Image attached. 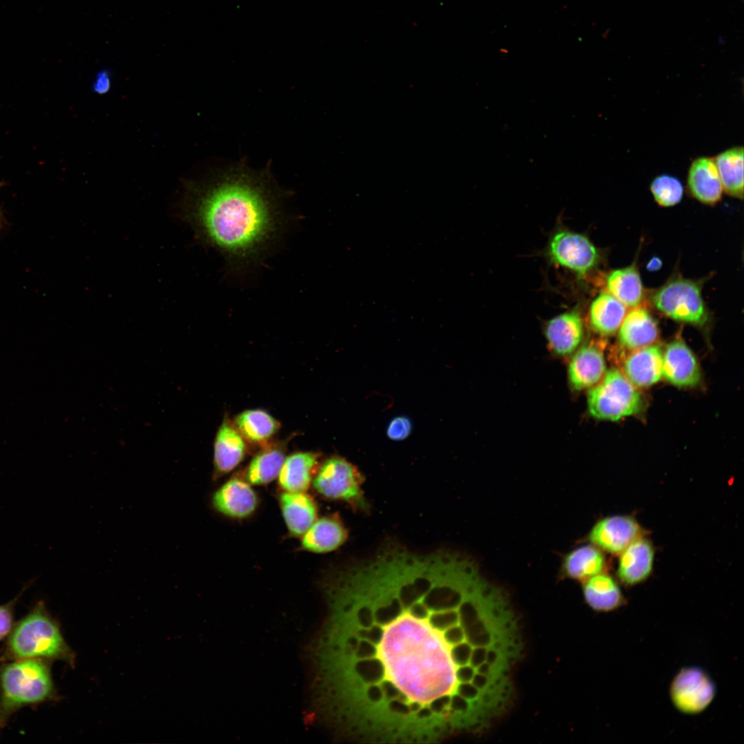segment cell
I'll use <instances>...</instances> for the list:
<instances>
[{
  "label": "cell",
  "instance_id": "obj_23",
  "mask_svg": "<svg viewBox=\"0 0 744 744\" xmlns=\"http://www.w3.org/2000/svg\"><path fill=\"white\" fill-rule=\"evenodd\" d=\"M280 504L287 529L294 536H302L317 519L316 503L306 492L285 491Z\"/></svg>",
  "mask_w": 744,
  "mask_h": 744
},
{
  "label": "cell",
  "instance_id": "obj_33",
  "mask_svg": "<svg viewBox=\"0 0 744 744\" xmlns=\"http://www.w3.org/2000/svg\"><path fill=\"white\" fill-rule=\"evenodd\" d=\"M473 648L466 640L451 646V657L456 667L469 664Z\"/></svg>",
  "mask_w": 744,
  "mask_h": 744
},
{
  "label": "cell",
  "instance_id": "obj_16",
  "mask_svg": "<svg viewBox=\"0 0 744 744\" xmlns=\"http://www.w3.org/2000/svg\"><path fill=\"white\" fill-rule=\"evenodd\" d=\"M618 331L619 344L628 352L654 344L659 336L657 321L641 306L634 307L626 315Z\"/></svg>",
  "mask_w": 744,
  "mask_h": 744
},
{
  "label": "cell",
  "instance_id": "obj_4",
  "mask_svg": "<svg viewBox=\"0 0 744 744\" xmlns=\"http://www.w3.org/2000/svg\"><path fill=\"white\" fill-rule=\"evenodd\" d=\"M50 662L26 659L0 665V730L21 708L58 699Z\"/></svg>",
  "mask_w": 744,
  "mask_h": 744
},
{
  "label": "cell",
  "instance_id": "obj_40",
  "mask_svg": "<svg viewBox=\"0 0 744 744\" xmlns=\"http://www.w3.org/2000/svg\"><path fill=\"white\" fill-rule=\"evenodd\" d=\"M3 217H2V214H1V213L0 211V229L3 226Z\"/></svg>",
  "mask_w": 744,
  "mask_h": 744
},
{
  "label": "cell",
  "instance_id": "obj_9",
  "mask_svg": "<svg viewBox=\"0 0 744 744\" xmlns=\"http://www.w3.org/2000/svg\"><path fill=\"white\" fill-rule=\"evenodd\" d=\"M716 694L715 683L703 668L688 666L681 668L672 679L669 695L674 707L686 715L704 712Z\"/></svg>",
  "mask_w": 744,
  "mask_h": 744
},
{
  "label": "cell",
  "instance_id": "obj_19",
  "mask_svg": "<svg viewBox=\"0 0 744 744\" xmlns=\"http://www.w3.org/2000/svg\"><path fill=\"white\" fill-rule=\"evenodd\" d=\"M320 455L296 452L285 457L278 476L279 486L288 492H306L319 467Z\"/></svg>",
  "mask_w": 744,
  "mask_h": 744
},
{
  "label": "cell",
  "instance_id": "obj_5",
  "mask_svg": "<svg viewBox=\"0 0 744 744\" xmlns=\"http://www.w3.org/2000/svg\"><path fill=\"white\" fill-rule=\"evenodd\" d=\"M588 407L597 419L617 421L638 413L643 407V398L622 371L611 369L589 391Z\"/></svg>",
  "mask_w": 744,
  "mask_h": 744
},
{
  "label": "cell",
  "instance_id": "obj_38",
  "mask_svg": "<svg viewBox=\"0 0 744 744\" xmlns=\"http://www.w3.org/2000/svg\"><path fill=\"white\" fill-rule=\"evenodd\" d=\"M490 681L489 676L476 672L471 683L482 692L486 690Z\"/></svg>",
  "mask_w": 744,
  "mask_h": 744
},
{
  "label": "cell",
  "instance_id": "obj_27",
  "mask_svg": "<svg viewBox=\"0 0 744 744\" xmlns=\"http://www.w3.org/2000/svg\"><path fill=\"white\" fill-rule=\"evenodd\" d=\"M723 191L729 196L743 198V147L735 146L714 158Z\"/></svg>",
  "mask_w": 744,
  "mask_h": 744
},
{
  "label": "cell",
  "instance_id": "obj_25",
  "mask_svg": "<svg viewBox=\"0 0 744 744\" xmlns=\"http://www.w3.org/2000/svg\"><path fill=\"white\" fill-rule=\"evenodd\" d=\"M626 306L607 291L591 302L588 321L591 329L601 335H611L619 329L627 312Z\"/></svg>",
  "mask_w": 744,
  "mask_h": 744
},
{
  "label": "cell",
  "instance_id": "obj_29",
  "mask_svg": "<svg viewBox=\"0 0 744 744\" xmlns=\"http://www.w3.org/2000/svg\"><path fill=\"white\" fill-rule=\"evenodd\" d=\"M285 459V451L281 446L264 448L251 460L246 471L247 481L254 485L272 482L278 477Z\"/></svg>",
  "mask_w": 744,
  "mask_h": 744
},
{
  "label": "cell",
  "instance_id": "obj_21",
  "mask_svg": "<svg viewBox=\"0 0 744 744\" xmlns=\"http://www.w3.org/2000/svg\"><path fill=\"white\" fill-rule=\"evenodd\" d=\"M582 590L586 602L597 612H613L626 603L617 579L606 572L583 581Z\"/></svg>",
  "mask_w": 744,
  "mask_h": 744
},
{
  "label": "cell",
  "instance_id": "obj_6",
  "mask_svg": "<svg viewBox=\"0 0 744 744\" xmlns=\"http://www.w3.org/2000/svg\"><path fill=\"white\" fill-rule=\"evenodd\" d=\"M650 302L667 317L696 326H703L709 314L698 282L676 277L651 293Z\"/></svg>",
  "mask_w": 744,
  "mask_h": 744
},
{
  "label": "cell",
  "instance_id": "obj_8",
  "mask_svg": "<svg viewBox=\"0 0 744 744\" xmlns=\"http://www.w3.org/2000/svg\"><path fill=\"white\" fill-rule=\"evenodd\" d=\"M546 256L551 263L566 268L579 277H585L595 270L601 260L598 249L588 237L564 229L552 235Z\"/></svg>",
  "mask_w": 744,
  "mask_h": 744
},
{
  "label": "cell",
  "instance_id": "obj_32",
  "mask_svg": "<svg viewBox=\"0 0 744 744\" xmlns=\"http://www.w3.org/2000/svg\"><path fill=\"white\" fill-rule=\"evenodd\" d=\"M413 428L411 420L406 416L400 415L393 418L386 427L387 437L393 441H402L407 438Z\"/></svg>",
  "mask_w": 744,
  "mask_h": 744
},
{
  "label": "cell",
  "instance_id": "obj_20",
  "mask_svg": "<svg viewBox=\"0 0 744 744\" xmlns=\"http://www.w3.org/2000/svg\"><path fill=\"white\" fill-rule=\"evenodd\" d=\"M246 453L245 439L233 423L225 419L215 437L214 464L216 474L233 471L242 461Z\"/></svg>",
  "mask_w": 744,
  "mask_h": 744
},
{
  "label": "cell",
  "instance_id": "obj_11",
  "mask_svg": "<svg viewBox=\"0 0 744 744\" xmlns=\"http://www.w3.org/2000/svg\"><path fill=\"white\" fill-rule=\"evenodd\" d=\"M606 372L603 346L592 341L575 352L568 365V382L573 390L581 391L597 384Z\"/></svg>",
  "mask_w": 744,
  "mask_h": 744
},
{
  "label": "cell",
  "instance_id": "obj_24",
  "mask_svg": "<svg viewBox=\"0 0 744 744\" xmlns=\"http://www.w3.org/2000/svg\"><path fill=\"white\" fill-rule=\"evenodd\" d=\"M607 566L603 551L593 544H588L577 547L564 556L561 573L565 577L583 581L606 572Z\"/></svg>",
  "mask_w": 744,
  "mask_h": 744
},
{
  "label": "cell",
  "instance_id": "obj_13",
  "mask_svg": "<svg viewBox=\"0 0 744 744\" xmlns=\"http://www.w3.org/2000/svg\"><path fill=\"white\" fill-rule=\"evenodd\" d=\"M662 377L676 386L690 387L699 384L701 380L699 363L682 339L677 338L672 340L663 353Z\"/></svg>",
  "mask_w": 744,
  "mask_h": 744
},
{
  "label": "cell",
  "instance_id": "obj_36",
  "mask_svg": "<svg viewBox=\"0 0 744 744\" xmlns=\"http://www.w3.org/2000/svg\"><path fill=\"white\" fill-rule=\"evenodd\" d=\"M488 647L485 646H477L473 647L469 665L474 668H478L480 665L486 661V654Z\"/></svg>",
  "mask_w": 744,
  "mask_h": 744
},
{
  "label": "cell",
  "instance_id": "obj_34",
  "mask_svg": "<svg viewBox=\"0 0 744 744\" xmlns=\"http://www.w3.org/2000/svg\"><path fill=\"white\" fill-rule=\"evenodd\" d=\"M112 85L111 72L103 69L100 70L95 77L92 85V90L97 94H105L110 90Z\"/></svg>",
  "mask_w": 744,
  "mask_h": 744
},
{
  "label": "cell",
  "instance_id": "obj_39",
  "mask_svg": "<svg viewBox=\"0 0 744 744\" xmlns=\"http://www.w3.org/2000/svg\"><path fill=\"white\" fill-rule=\"evenodd\" d=\"M658 261H659L658 259H656V260L653 259V260H651V262L649 264L650 269H657V262Z\"/></svg>",
  "mask_w": 744,
  "mask_h": 744
},
{
  "label": "cell",
  "instance_id": "obj_22",
  "mask_svg": "<svg viewBox=\"0 0 744 744\" xmlns=\"http://www.w3.org/2000/svg\"><path fill=\"white\" fill-rule=\"evenodd\" d=\"M347 531L336 515L322 517L316 520L302 535L303 549L316 553L331 552L344 544Z\"/></svg>",
  "mask_w": 744,
  "mask_h": 744
},
{
  "label": "cell",
  "instance_id": "obj_18",
  "mask_svg": "<svg viewBox=\"0 0 744 744\" xmlns=\"http://www.w3.org/2000/svg\"><path fill=\"white\" fill-rule=\"evenodd\" d=\"M687 188L703 204L713 205L721 200L723 189L714 158L699 156L692 161L688 172Z\"/></svg>",
  "mask_w": 744,
  "mask_h": 744
},
{
  "label": "cell",
  "instance_id": "obj_35",
  "mask_svg": "<svg viewBox=\"0 0 744 744\" xmlns=\"http://www.w3.org/2000/svg\"><path fill=\"white\" fill-rule=\"evenodd\" d=\"M456 693L463 698L472 701L479 698L481 691L471 682L458 683Z\"/></svg>",
  "mask_w": 744,
  "mask_h": 744
},
{
  "label": "cell",
  "instance_id": "obj_10",
  "mask_svg": "<svg viewBox=\"0 0 744 744\" xmlns=\"http://www.w3.org/2000/svg\"><path fill=\"white\" fill-rule=\"evenodd\" d=\"M645 534L646 530L634 517L616 515L597 521L592 527L588 539L601 550L619 555L632 542Z\"/></svg>",
  "mask_w": 744,
  "mask_h": 744
},
{
  "label": "cell",
  "instance_id": "obj_17",
  "mask_svg": "<svg viewBox=\"0 0 744 744\" xmlns=\"http://www.w3.org/2000/svg\"><path fill=\"white\" fill-rule=\"evenodd\" d=\"M623 361L622 373L637 388L657 383L662 377L663 351L652 344L630 352Z\"/></svg>",
  "mask_w": 744,
  "mask_h": 744
},
{
  "label": "cell",
  "instance_id": "obj_2",
  "mask_svg": "<svg viewBox=\"0 0 744 744\" xmlns=\"http://www.w3.org/2000/svg\"><path fill=\"white\" fill-rule=\"evenodd\" d=\"M394 618L382 628L375 626L379 644L370 663L380 665L382 676L380 693L392 706V713L402 716L415 713L428 719L450 706L458 681L456 666L442 630L433 626L428 615L416 617L406 607L399 608Z\"/></svg>",
  "mask_w": 744,
  "mask_h": 744
},
{
  "label": "cell",
  "instance_id": "obj_26",
  "mask_svg": "<svg viewBox=\"0 0 744 744\" xmlns=\"http://www.w3.org/2000/svg\"><path fill=\"white\" fill-rule=\"evenodd\" d=\"M605 281L607 292L626 307L634 308L643 301L645 292L634 263L611 271Z\"/></svg>",
  "mask_w": 744,
  "mask_h": 744
},
{
  "label": "cell",
  "instance_id": "obj_30",
  "mask_svg": "<svg viewBox=\"0 0 744 744\" xmlns=\"http://www.w3.org/2000/svg\"><path fill=\"white\" fill-rule=\"evenodd\" d=\"M650 189L655 202L665 207L679 203L683 196V187L681 181L669 174L656 176L650 183Z\"/></svg>",
  "mask_w": 744,
  "mask_h": 744
},
{
  "label": "cell",
  "instance_id": "obj_12",
  "mask_svg": "<svg viewBox=\"0 0 744 744\" xmlns=\"http://www.w3.org/2000/svg\"><path fill=\"white\" fill-rule=\"evenodd\" d=\"M544 334L551 353L560 357L574 353L580 346L584 335V324L576 309L561 313L548 320Z\"/></svg>",
  "mask_w": 744,
  "mask_h": 744
},
{
  "label": "cell",
  "instance_id": "obj_3",
  "mask_svg": "<svg viewBox=\"0 0 744 744\" xmlns=\"http://www.w3.org/2000/svg\"><path fill=\"white\" fill-rule=\"evenodd\" d=\"M0 654L1 661L39 659L74 666L75 654L66 642L59 623L39 601L14 625Z\"/></svg>",
  "mask_w": 744,
  "mask_h": 744
},
{
  "label": "cell",
  "instance_id": "obj_14",
  "mask_svg": "<svg viewBox=\"0 0 744 744\" xmlns=\"http://www.w3.org/2000/svg\"><path fill=\"white\" fill-rule=\"evenodd\" d=\"M655 550L652 541L645 536L632 542L619 555L617 577L626 586H634L650 576Z\"/></svg>",
  "mask_w": 744,
  "mask_h": 744
},
{
  "label": "cell",
  "instance_id": "obj_15",
  "mask_svg": "<svg viewBox=\"0 0 744 744\" xmlns=\"http://www.w3.org/2000/svg\"><path fill=\"white\" fill-rule=\"evenodd\" d=\"M212 504L220 513L230 518L250 516L258 506V497L250 484L234 477L224 483L214 494Z\"/></svg>",
  "mask_w": 744,
  "mask_h": 744
},
{
  "label": "cell",
  "instance_id": "obj_31",
  "mask_svg": "<svg viewBox=\"0 0 744 744\" xmlns=\"http://www.w3.org/2000/svg\"><path fill=\"white\" fill-rule=\"evenodd\" d=\"M30 583L24 586L22 590L12 600L0 605V641L8 636L14 626V608L19 598Z\"/></svg>",
  "mask_w": 744,
  "mask_h": 744
},
{
  "label": "cell",
  "instance_id": "obj_1",
  "mask_svg": "<svg viewBox=\"0 0 744 744\" xmlns=\"http://www.w3.org/2000/svg\"><path fill=\"white\" fill-rule=\"evenodd\" d=\"M276 193L264 172L241 165L192 187L183 215L203 242L241 270L258 261L280 233Z\"/></svg>",
  "mask_w": 744,
  "mask_h": 744
},
{
  "label": "cell",
  "instance_id": "obj_37",
  "mask_svg": "<svg viewBox=\"0 0 744 744\" xmlns=\"http://www.w3.org/2000/svg\"><path fill=\"white\" fill-rule=\"evenodd\" d=\"M476 672L475 668L468 664L456 668L455 675L458 683L471 682Z\"/></svg>",
  "mask_w": 744,
  "mask_h": 744
},
{
  "label": "cell",
  "instance_id": "obj_28",
  "mask_svg": "<svg viewBox=\"0 0 744 744\" xmlns=\"http://www.w3.org/2000/svg\"><path fill=\"white\" fill-rule=\"evenodd\" d=\"M234 425L242 437L254 443L265 442L279 430L280 423L263 410H246L238 414Z\"/></svg>",
  "mask_w": 744,
  "mask_h": 744
},
{
  "label": "cell",
  "instance_id": "obj_7",
  "mask_svg": "<svg viewBox=\"0 0 744 744\" xmlns=\"http://www.w3.org/2000/svg\"><path fill=\"white\" fill-rule=\"evenodd\" d=\"M363 482L364 477L355 466L342 457L333 456L320 465L312 485L325 498L364 508Z\"/></svg>",
  "mask_w": 744,
  "mask_h": 744
}]
</instances>
